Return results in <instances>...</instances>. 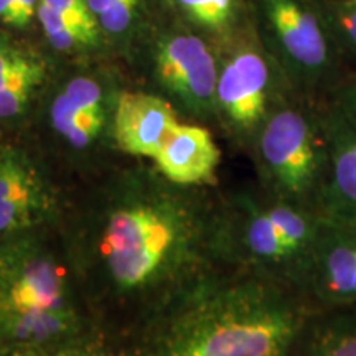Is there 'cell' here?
I'll list each match as a JSON object with an SVG mask.
<instances>
[{
  "label": "cell",
  "mask_w": 356,
  "mask_h": 356,
  "mask_svg": "<svg viewBox=\"0 0 356 356\" xmlns=\"http://www.w3.org/2000/svg\"><path fill=\"white\" fill-rule=\"evenodd\" d=\"M88 270L124 304L163 307L225 261L222 211L155 170L118 173L84 225Z\"/></svg>",
  "instance_id": "6da1fadb"
},
{
  "label": "cell",
  "mask_w": 356,
  "mask_h": 356,
  "mask_svg": "<svg viewBox=\"0 0 356 356\" xmlns=\"http://www.w3.org/2000/svg\"><path fill=\"white\" fill-rule=\"evenodd\" d=\"M159 310L147 356H293L315 309L291 284L236 269L215 270Z\"/></svg>",
  "instance_id": "7a4b0ae2"
},
{
  "label": "cell",
  "mask_w": 356,
  "mask_h": 356,
  "mask_svg": "<svg viewBox=\"0 0 356 356\" xmlns=\"http://www.w3.org/2000/svg\"><path fill=\"white\" fill-rule=\"evenodd\" d=\"M221 211L225 261L300 291L320 213L270 195L266 202L243 195Z\"/></svg>",
  "instance_id": "3957f363"
},
{
  "label": "cell",
  "mask_w": 356,
  "mask_h": 356,
  "mask_svg": "<svg viewBox=\"0 0 356 356\" xmlns=\"http://www.w3.org/2000/svg\"><path fill=\"white\" fill-rule=\"evenodd\" d=\"M267 193L317 211L328 147L317 101L274 106L254 139Z\"/></svg>",
  "instance_id": "277c9868"
},
{
  "label": "cell",
  "mask_w": 356,
  "mask_h": 356,
  "mask_svg": "<svg viewBox=\"0 0 356 356\" xmlns=\"http://www.w3.org/2000/svg\"><path fill=\"white\" fill-rule=\"evenodd\" d=\"M267 48L299 96L317 101L343 76H338L337 40L323 10L312 0H256Z\"/></svg>",
  "instance_id": "5b68a950"
},
{
  "label": "cell",
  "mask_w": 356,
  "mask_h": 356,
  "mask_svg": "<svg viewBox=\"0 0 356 356\" xmlns=\"http://www.w3.org/2000/svg\"><path fill=\"white\" fill-rule=\"evenodd\" d=\"M65 264L37 231L0 241V318L32 310H73Z\"/></svg>",
  "instance_id": "8992f818"
},
{
  "label": "cell",
  "mask_w": 356,
  "mask_h": 356,
  "mask_svg": "<svg viewBox=\"0 0 356 356\" xmlns=\"http://www.w3.org/2000/svg\"><path fill=\"white\" fill-rule=\"evenodd\" d=\"M218 66L211 48L198 35L172 32L154 50V76L190 114H216Z\"/></svg>",
  "instance_id": "52a82bcc"
},
{
  "label": "cell",
  "mask_w": 356,
  "mask_h": 356,
  "mask_svg": "<svg viewBox=\"0 0 356 356\" xmlns=\"http://www.w3.org/2000/svg\"><path fill=\"white\" fill-rule=\"evenodd\" d=\"M300 292L314 309L356 304V222L320 215Z\"/></svg>",
  "instance_id": "ba28073f"
},
{
  "label": "cell",
  "mask_w": 356,
  "mask_h": 356,
  "mask_svg": "<svg viewBox=\"0 0 356 356\" xmlns=\"http://www.w3.org/2000/svg\"><path fill=\"white\" fill-rule=\"evenodd\" d=\"M55 211V195L32 155L20 145H0V241L37 231Z\"/></svg>",
  "instance_id": "9c48e42d"
},
{
  "label": "cell",
  "mask_w": 356,
  "mask_h": 356,
  "mask_svg": "<svg viewBox=\"0 0 356 356\" xmlns=\"http://www.w3.org/2000/svg\"><path fill=\"white\" fill-rule=\"evenodd\" d=\"M270 65L254 48H243L220 68L216 83V114L238 137L254 142L269 115Z\"/></svg>",
  "instance_id": "30bf717a"
},
{
  "label": "cell",
  "mask_w": 356,
  "mask_h": 356,
  "mask_svg": "<svg viewBox=\"0 0 356 356\" xmlns=\"http://www.w3.org/2000/svg\"><path fill=\"white\" fill-rule=\"evenodd\" d=\"M320 114L328 147V167L317 211L325 218L356 222V122L325 99Z\"/></svg>",
  "instance_id": "8fae6325"
},
{
  "label": "cell",
  "mask_w": 356,
  "mask_h": 356,
  "mask_svg": "<svg viewBox=\"0 0 356 356\" xmlns=\"http://www.w3.org/2000/svg\"><path fill=\"white\" fill-rule=\"evenodd\" d=\"M178 121L177 111L163 97L150 92L126 91L114 109V139L122 152L152 160Z\"/></svg>",
  "instance_id": "7c38bea8"
},
{
  "label": "cell",
  "mask_w": 356,
  "mask_h": 356,
  "mask_svg": "<svg viewBox=\"0 0 356 356\" xmlns=\"http://www.w3.org/2000/svg\"><path fill=\"white\" fill-rule=\"evenodd\" d=\"M152 160L168 181L195 188L215 184L221 150L208 129L180 122Z\"/></svg>",
  "instance_id": "4fadbf2b"
},
{
  "label": "cell",
  "mask_w": 356,
  "mask_h": 356,
  "mask_svg": "<svg viewBox=\"0 0 356 356\" xmlns=\"http://www.w3.org/2000/svg\"><path fill=\"white\" fill-rule=\"evenodd\" d=\"M297 350L300 356H356V304L315 309Z\"/></svg>",
  "instance_id": "5bb4252c"
},
{
  "label": "cell",
  "mask_w": 356,
  "mask_h": 356,
  "mask_svg": "<svg viewBox=\"0 0 356 356\" xmlns=\"http://www.w3.org/2000/svg\"><path fill=\"white\" fill-rule=\"evenodd\" d=\"M50 118L53 129L73 149H88L99 136L106 122V115L102 114L76 113L61 92L53 101Z\"/></svg>",
  "instance_id": "9a60e30c"
},
{
  "label": "cell",
  "mask_w": 356,
  "mask_h": 356,
  "mask_svg": "<svg viewBox=\"0 0 356 356\" xmlns=\"http://www.w3.org/2000/svg\"><path fill=\"white\" fill-rule=\"evenodd\" d=\"M47 76V65L38 61L0 88V122H12L29 109L35 92Z\"/></svg>",
  "instance_id": "2e32d148"
},
{
  "label": "cell",
  "mask_w": 356,
  "mask_h": 356,
  "mask_svg": "<svg viewBox=\"0 0 356 356\" xmlns=\"http://www.w3.org/2000/svg\"><path fill=\"white\" fill-rule=\"evenodd\" d=\"M178 12L204 32L221 35L234 25L239 0H173Z\"/></svg>",
  "instance_id": "e0dca14e"
},
{
  "label": "cell",
  "mask_w": 356,
  "mask_h": 356,
  "mask_svg": "<svg viewBox=\"0 0 356 356\" xmlns=\"http://www.w3.org/2000/svg\"><path fill=\"white\" fill-rule=\"evenodd\" d=\"M40 25H42L44 37L60 51H74L81 48H89L96 44L97 38L84 32L81 26L66 19L55 8L44 6L40 2L37 13Z\"/></svg>",
  "instance_id": "ac0fdd59"
},
{
  "label": "cell",
  "mask_w": 356,
  "mask_h": 356,
  "mask_svg": "<svg viewBox=\"0 0 356 356\" xmlns=\"http://www.w3.org/2000/svg\"><path fill=\"white\" fill-rule=\"evenodd\" d=\"M0 356H108L101 341L83 337L81 333L56 343L24 350H0Z\"/></svg>",
  "instance_id": "d6986e66"
},
{
  "label": "cell",
  "mask_w": 356,
  "mask_h": 356,
  "mask_svg": "<svg viewBox=\"0 0 356 356\" xmlns=\"http://www.w3.org/2000/svg\"><path fill=\"white\" fill-rule=\"evenodd\" d=\"M322 10L337 43L356 51V0H333Z\"/></svg>",
  "instance_id": "ffe728a7"
},
{
  "label": "cell",
  "mask_w": 356,
  "mask_h": 356,
  "mask_svg": "<svg viewBox=\"0 0 356 356\" xmlns=\"http://www.w3.org/2000/svg\"><path fill=\"white\" fill-rule=\"evenodd\" d=\"M61 95L79 114H106L104 92L96 79L88 76L73 78L63 88Z\"/></svg>",
  "instance_id": "44dd1931"
},
{
  "label": "cell",
  "mask_w": 356,
  "mask_h": 356,
  "mask_svg": "<svg viewBox=\"0 0 356 356\" xmlns=\"http://www.w3.org/2000/svg\"><path fill=\"white\" fill-rule=\"evenodd\" d=\"M38 61L42 58L0 30V88Z\"/></svg>",
  "instance_id": "7402d4cb"
},
{
  "label": "cell",
  "mask_w": 356,
  "mask_h": 356,
  "mask_svg": "<svg viewBox=\"0 0 356 356\" xmlns=\"http://www.w3.org/2000/svg\"><path fill=\"white\" fill-rule=\"evenodd\" d=\"M44 6L55 8L66 19L81 26L84 32L99 40V24L89 7L88 0H40Z\"/></svg>",
  "instance_id": "603a6c76"
},
{
  "label": "cell",
  "mask_w": 356,
  "mask_h": 356,
  "mask_svg": "<svg viewBox=\"0 0 356 356\" xmlns=\"http://www.w3.org/2000/svg\"><path fill=\"white\" fill-rule=\"evenodd\" d=\"M325 99L330 101L346 118L356 122V71L350 76L341 78Z\"/></svg>",
  "instance_id": "cb8c5ba5"
},
{
  "label": "cell",
  "mask_w": 356,
  "mask_h": 356,
  "mask_svg": "<svg viewBox=\"0 0 356 356\" xmlns=\"http://www.w3.org/2000/svg\"><path fill=\"white\" fill-rule=\"evenodd\" d=\"M0 22L13 29H24L15 0H0Z\"/></svg>",
  "instance_id": "d4e9b609"
},
{
  "label": "cell",
  "mask_w": 356,
  "mask_h": 356,
  "mask_svg": "<svg viewBox=\"0 0 356 356\" xmlns=\"http://www.w3.org/2000/svg\"><path fill=\"white\" fill-rule=\"evenodd\" d=\"M17 8H19L20 19L24 26H26L33 20V17L38 13L40 0H15Z\"/></svg>",
  "instance_id": "484cf974"
},
{
  "label": "cell",
  "mask_w": 356,
  "mask_h": 356,
  "mask_svg": "<svg viewBox=\"0 0 356 356\" xmlns=\"http://www.w3.org/2000/svg\"><path fill=\"white\" fill-rule=\"evenodd\" d=\"M89 7H91L92 13H95L97 24H99V20L102 19V17L106 15L111 10V7L114 6L115 0H88Z\"/></svg>",
  "instance_id": "4316f807"
}]
</instances>
